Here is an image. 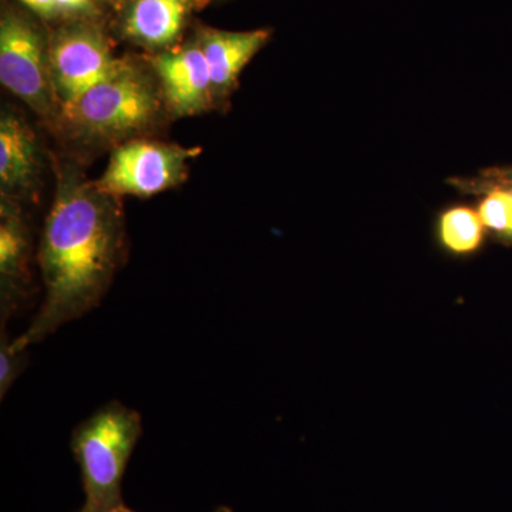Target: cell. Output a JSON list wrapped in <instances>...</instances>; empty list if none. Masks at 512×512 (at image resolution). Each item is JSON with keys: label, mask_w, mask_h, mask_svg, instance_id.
I'll return each mask as SVG.
<instances>
[{"label": "cell", "mask_w": 512, "mask_h": 512, "mask_svg": "<svg viewBox=\"0 0 512 512\" xmlns=\"http://www.w3.org/2000/svg\"><path fill=\"white\" fill-rule=\"evenodd\" d=\"M269 37L268 29L248 32L205 29L201 32L198 45L210 67L215 101L224 99L235 89L239 74L268 43Z\"/></svg>", "instance_id": "cell-9"}, {"label": "cell", "mask_w": 512, "mask_h": 512, "mask_svg": "<svg viewBox=\"0 0 512 512\" xmlns=\"http://www.w3.org/2000/svg\"><path fill=\"white\" fill-rule=\"evenodd\" d=\"M194 0H134L124 19L128 39L151 49H167L180 37Z\"/></svg>", "instance_id": "cell-11"}, {"label": "cell", "mask_w": 512, "mask_h": 512, "mask_svg": "<svg viewBox=\"0 0 512 512\" xmlns=\"http://www.w3.org/2000/svg\"><path fill=\"white\" fill-rule=\"evenodd\" d=\"M30 231L16 202L2 198L0 210V319L2 329L28 298Z\"/></svg>", "instance_id": "cell-8"}, {"label": "cell", "mask_w": 512, "mask_h": 512, "mask_svg": "<svg viewBox=\"0 0 512 512\" xmlns=\"http://www.w3.org/2000/svg\"><path fill=\"white\" fill-rule=\"evenodd\" d=\"M124 252L120 198L100 190L73 165H63L39 247L45 302L12 348L29 349L99 306Z\"/></svg>", "instance_id": "cell-1"}, {"label": "cell", "mask_w": 512, "mask_h": 512, "mask_svg": "<svg viewBox=\"0 0 512 512\" xmlns=\"http://www.w3.org/2000/svg\"><path fill=\"white\" fill-rule=\"evenodd\" d=\"M151 66L164 106L174 116H197L215 103L210 67L198 42L158 53Z\"/></svg>", "instance_id": "cell-7"}, {"label": "cell", "mask_w": 512, "mask_h": 512, "mask_svg": "<svg viewBox=\"0 0 512 512\" xmlns=\"http://www.w3.org/2000/svg\"><path fill=\"white\" fill-rule=\"evenodd\" d=\"M478 215L488 228L512 237V198L507 191L491 192L481 204Z\"/></svg>", "instance_id": "cell-14"}, {"label": "cell", "mask_w": 512, "mask_h": 512, "mask_svg": "<svg viewBox=\"0 0 512 512\" xmlns=\"http://www.w3.org/2000/svg\"><path fill=\"white\" fill-rule=\"evenodd\" d=\"M20 2L42 18L53 19L60 13L56 0H20Z\"/></svg>", "instance_id": "cell-16"}, {"label": "cell", "mask_w": 512, "mask_h": 512, "mask_svg": "<svg viewBox=\"0 0 512 512\" xmlns=\"http://www.w3.org/2000/svg\"><path fill=\"white\" fill-rule=\"evenodd\" d=\"M507 192H508V194H510V195H511V198H512V188H511V190H510V191H507Z\"/></svg>", "instance_id": "cell-18"}, {"label": "cell", "mask_w": 512, "mask_h": 512, "mask_svg": "<svg viewBox=\"0 0 512 512\" xmlns=\"http://www.w3.org/2000/svg\"><path fill=\"white\" fill-rule=\"evenodd\" d=\"M441 241L458 254L474 251L483 239V221L480 215L466 207L447 211L441 218Z\"/></svg>", "instance_id": "cell-12"}, {"label": "cell", "mask_w": 512, "mask_h": 512, "mask_svg": "<svg viewBox=\"0 0 512 512\" xmlns=\"http://www.w3.org/2000/svg\"><path fill=\"white\" fill-rule=\"evenodd\" d=\"M141 434L140 414L116 400L104 404L74 429L70 447L82 473L84 491L79 512H114L123 507L121 484Z\"/></svg>", "instance_id": "cell-3"}, {"label": "cell", "mask_w": 512, "mask_h": 512, "mask_svg": "<svg viewBox=\"0 0 512 512\" xmlns=\"http://www.w3.org/2000/svg\"><path fill=\"white\" fill-rule=\"evenodd\" d=\"M114 512H136L133 510H130V508H127L126 505H123V507H120L119 510H116ZM212 512H232L231 508L224 507V505H221V507L215 508Z\"/></svg>", "instance_id": "cell-17"}, {"label": "cell", "mask_w": 512, "mask_h": 512, "mask_svg": "<svg viewBox=\"0 0 512 512\" xmlns=\"http://www.w3.org/2000/svg\"><path fill=\"white\" fill-rule=\"evenodd\" d=\"M12 342L6 330L2 329V336H0V397L2 399H5L13 383L29 366V349H13Z\"/></svg>", "instance_id": "cell-13"}, {"label": "cell", "mask_w": 512, "mask_h": 512, "mask_svg": "<svg viewBox=\"0 0 512 512\" xmlns=\"http://www.w3.org/2000/svg\"><path fill=\"white\" fill-rule=\"evenodd\" d=\"M0 82L42 119L59 117L49 47L39 29L18 13H6L0 22Z\"/></svg>", "instance_id": "cell-5"}, {"label": "cell", "mask_w": 512, "mask_h": 512, "mask_svg": "<svg viewBox=\"0 0 512 512\" xmlns=\"http://www.w3.org/2000/svg\"><path fill=\"white\" fill-rule=\"evenodd\" d=\"M107 2H116V0H107Z\"/></svg>", "instance_id": "cell-19"}, {"label": "cell", "mask_w": 512, "mask_h": 512, "mask_svg": "<svg viewBox=\"0 0 512 512\" xmlns=\"http://www.w3.org/2000/svg\"><path fill=\"white\" fill-rule=\"evenodd\" d=\"M117 60L94 26L74 25L57 33L49 46V62L59 110L106 76Z\"/></svg>", "instance_id": "cell-6"}, {"label": "cell", "mask_w": 512, "mask_h": 512, "mask_svg": "<svg viewBox=\"0 0 512 512\" xmlns=\"http://www.w3.org/2000/svg\"><path fill=\"white\" fill-rule=\"evenodd\" d=\"M163 106L156 74L119 59L99 82L62 107L57 119L79 140L126 143L153 126Z\"/></svg>", "instance_id": "cell-2"}, {"label": "cell", "mask_w": 512, "mask_h": 512, "mask_svg": "<svg viewBox=\"0 0 512 512\" xmlns=\"http://www.w3.org/2000/svg\"><path fill=\"white\" fill-rule=\"evenodd\" d=\"M60 13L70 16H90L94 12L93 0H56Z\"/></svg>", "instance_id": "cell-15"}, {"label": "cell", "mask_w": 512, "mask_h": 512, "mask_svg": "<svg viewBox=\"0 0 512 512\" xmlns=\"http://www.w3.org/2000/svg\"><path fill=\"white\" fill-rule=\"evenodd\" d=\"M200 154L198 147L133 138L113 151L106 171L96 184L117 198L153 197L184 183L188 163Z\"/></svg>", "instance_id": "cell-4"}, {"label": "cell", "mask_w": 512, "mask_h": 512, "mask_svg": "<svg viewBox=\"0 0 512 512\" xmlns=\"http://www.w3.org/2000/svg\"><path fill=\"white\" fill-rule=\"evenodd\" d=\"M39 146L32 128L22 117L6 110L0 119V187L2 198L32 191L39 178Z\"/></svg>", "instance_id": "cell-10"}]
</instances>
